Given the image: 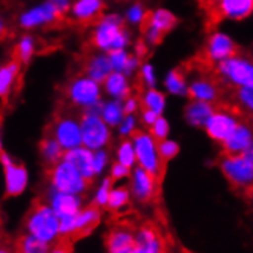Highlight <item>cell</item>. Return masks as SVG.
<instances>
[{"mask_svg":"<svg viewBox=\"0 0 253 253\" xmlns=\"http://www.w3.org/2000/svg\"><path fill=\"white\" fill-rule=\"evenodd\" d=\"M60 219L54 213V211L49 207L48 203H37L31 207L28 212L25 229L26 233L31 235L37 240L54 244L60 238V230H58Z\"/></svg>","mask_w":253,"mask_h":253,"instance_id":"6da1fadb","label":"cell"},{"mask_svg":"<svg viewBox=\"0 0 253 253\" xmlns=\"http://www.w3.org/2000/svg\"><path fill=\"white\" fill-rule=\"evenodd\" d=\"M241 117H243V112L238 106L226 105V103H222V101L215 103V111L207 118V122L204 125L207 135L218 143H222L230 135L232 130L241 123L240 122Z\"/></svg>","mask_w":253,"mask_h":253,"instance_id":"7a4b0ae2","label":"cell"},{"mask_svg":"<svg viewBox=\"0 0 253 253\" xmlns=\"http://www.w3.org/2000/svg\"><path fill=\"white\" fill-rule=\"evenodd\" d=\"M221 172L229 183L236 189H249L253 183V155L252 149L243 152L229 155L224 154L221 160Z\"/></svg>","mask_w":253,"mask_h":253,"instance_id":"3957f363","label":"cell"},{"mask_svg":"<svg viewBox=\"0 0 253 253\" xmlns=\"http://www.w3.org/2000/svg\"><path fill=\"white\" fill-rule=\"evenodd\" d=\"M49 183L52 190L74 193V195H83L91 181H87L71 163L60 160L57 165L51 166Z\"/></svg>","mask_w":253,"mask_h":253,"instance_id":"277c9868","label":"cell"},{"mask_svg":"<svg viewBox=\"0 0 253 253\" xmlns=\"http://www.w3.org/2000/svg\"><path fill=\"white\" fill-rule=\"evenodd\" d=\"M133 151H135V160L138 166L147 172L155 175L158 180L165 172V163L160 160L158 151H157V141L151 137V133L137 132L133 133L132 138Z\"/></svg>","mask_w":253,"mask_h":253,"instance_id":"5b68a950","label":"cell"},{"mask_svg":"<svg viewBox=\"0 0 253 253\" xmlns=\"http://www.w3.org/2000/svg\"><path fill=\"white\" fill-rule=\"evenodd\" d=\"M80 132H82V146L91 149V151H98L108 146L111 140V132L108 125L101 120L100 115L84 112L80 122Z\"/></svg>","mask_w":253,"mask_h":253,"instance_id":"8992f818","label":"cell"},{"mask_svg":"<svg viewBox=\"0 0 253 253\" xmlns=\"http://www.w3.org/2000/svg\"><path fill=\"white\" fill-rule=\"evenodd\" d=\"M218 76L226 79L236 86H252L253 83V66L252 62L240 55L229 57L226 60L219 62Z\"/></svg>","mask_w":253,"mask_h":253,"instance_id":"52a82bcc","label":"cell"},{"mask_svg":"<svg viewBox=\"0 0 253 253\" xmlns=\"http://www.w3.org/2000/svg\"><path fill=\"white\" fill-rule=\"evenodd\" d=\"M238 54V46L235 42L222 33H215L211 36L209 42H207L206 48L201 54L200 65H204L206 68H211L213 63H219L222 60H226L229 57H233Z\"/></svg>","mask_w":253,"mask_h":253,"instance_id":"ba28073f","label":"cell"},{"mask_svg":"<svg viewBox=\"0 0 253 253\" xmlns=\"http://www.w3.org/2000/svg\"><path fill=\"white\" fill-rule=\"evenodd\" d=\"M66 97L72 105L80 108H91L100 101L98 83L89 77H76L66 86Z\"/></svg>","mask_w":253,"mask_h":253,"instance_id":"9c48e42d","label":"cell"},{"mask_svg":"<svg viewBox=\"0 0 253 253\" xmlns=\"http://www.w3.org/2000/svg\"><path fill=\"white\" fill-rule=\"evenodd\" d=\"M51 137L63 147V151L82 146L80 123L74 117H55L51 125Z\"/></svg>","mask_w":253,"mask_h":253,"instance_id":"30bf717a","label":"cell"},{"mask_svg":"<svg viewBox=\"0 0 253 253\" xmlns=\"http://www.w3.org/2000/svg\"><path fill=\"white\" fill-rule=\"evenodd\" d=\"M0 163L5 169V190L8 197H19L28 187V170L9 155L0 152Z\"/></svg>","mask_w":253,"mask_h":253,"instance_id":"8fae6325","label":"cell"},{"mask_svg":"<svg viewBox=\"0 0 253 253\" xmlns=\"http://www.w3.org/2000/svg\"><path fill=\"white\" fill-rule=\"evenodd\" d=\"M130 197H133L140 203H149L152 201L157 195L158 190V178L147 172L144 169L132 168L130 172Z\"/></svg>","mask_w":253,"mask_h":253,"instance_id":"7c38bea8","label":"cell"},{"mask_svg":"<svg viewBox=\"0 0 253 253\" xmlns=\"http://www.w3.org/2000/svg\"><path fill=\"white\" fill-rule=\"evenodd\" d=\"M253 9V0H219L216 8L209 12L207 23L215 26L221 19L243 20L249 17Z\"/></svg>","mask_w":253,"mask_h":253,"instance_id":"4fadbf2b","label":"cell"},{"mask_svg":"<svg viewBox=\"0 0 253 253\" xmlns=\"http://www.w3.org/2000/svg\"><path fill=\"white\" fill-rule=\"evenodd\" d=\"M122 29H123V20L120 16L112 14V16L103 17L98 20V25L91 37V43L98 49L109 51L112 49V43Z\"/></svg>","mask_w":253,"mask_h":253,"instance_id":"5bb4252c","label":"cell"},{"mask_svg":"<svg viewBox=\"0 0 253 253\" xmlns=\"http://www.w3.org/2000/svg\"><path fill=\"white\" fill-rule=\"evenodd\" d=\"M48 204L58 218H63L69 215H77L83 207V198L82 195L57 192L51 189L48 195Z\"/></svg>","mask_w":253,"mask_h":253,"instance_id":"9a60e30c","label":"cell"},{"mask_svg":"<svg viewBox=\"0 0 253 253\" xmlns=\"http://www.w3.org/2000/svg\"><path fill=\"white\" fill-rule=\"evenodd\" d=\"M63 19H65V16L58 14L51 2H46L40 6L33 8L31 11L22 14L20 25L23 28H36V26H42V25L60 23V22H63Z\"/></svg>","mask_w":253,"mask_h":253,"instance_id":"2e32d148","label":"cell"},{"mask_svg":"<svg viewBox=\"0 0 253 253\" xmlns=\"http://www.w3.org/2000/svg\"><path fill=\"white\" fill-rule=\"evenodd\" d=\"M92 154L94 151L87 149L84 146H79L74 149H68L63 154V160L71 163L87 181H92L95 178L94 169H92Z\"/></svg>","mask_w":253,"mask_h":253,"instance_id":"e0dca14e","label":"cell"},{"mask_svg":"<svg viewBox=\"0 0 253 253\" xmlns=\"http://www.w3.org/2000/svg\"><path fill=\"white\" fill-rule=\"evenodd\" d=\"M133 247H135V233L125 226L114 227L106 235L108 253H129Z\"/></svg>","mask_w":253,"mask_h":253,"instance_id":"ac0fdd59","label":"cell"},{"mask_svg":"<svg viewBox=\"0 0 253 253\" xmlns=\"http://www.w3.org/2000/svg\"><path fill=\"white\" fill-rule=\"evenodd\" d=\"M219 84H222L221 80L203 77L195 80L190 84V87H187V94L193 100H203L215 105L219 101Z\"/></svg>","mask_w":253,"mask_h":253,"instance_id":"d6986e66","label":"cell"},{"mask_svg":"<svg viewBox=\"0 0 253 253\" xmlns=\"http://www.w3.org/2000/svg\"><path fill=\"white\" fill-rule=\"evenodd\" d=\"M224 146V154L235 155V154H243L249 149H252V130L247 125L240 123L230 135L222 141Z\"/></svg>","mask_w":253,"mask_h":253,"instance_id":"ffe728a7","label":"cell"},{"mask_svg":"<svg viewBox=\"0 0 253 253\" xmlns=\"http://www.w3.org/2000/svg\"><path fill=\"white\" fill-rule=\"evenodd\" d=\"M135 247L144 253H166L165 241L158 230L151 224H146L135 232Z\"/></svg>","mask_w":253,"mask_h":253,"instance_id":"44dd1931","label":"cell"},{"mask_svg":"<svg viewBox=\"0 0 253 253\" xmlns=\"http://www.w3.org/2000/svg\"><path fill=\"white\" fill-rule=\"evenodd\" d=\"M103 11L101 0H77L72 6V16L77 22L89 25L100 20Z\"/></svg>","mask_w":253,"mask_h":253,"instance_id":"7402d4cb","label":"cell"},{"mask_svg":"<svg viewBox=\"0 0 253 253\" xmlns=\"http://www.w3.org/2000/svg\"><path fill=\"white\" fill-rule=\"evenodd\" d=\"M101 221V209L97 206L91 204L87 207H82L79 213L76 215V226H77V233L76 236H86L91 233Z\"/></svg>","mask_w":253,"mask_h":253,"instance_id":"603a6c76","label":"cell"},{"mask_svg":"<svg viewBox=\"0 0 253 253\" xmlns=\"http://www.w3.org/2000/svg\"><path fill=\"white\" fill-rule=\"evenodd\" d=\"M141 28L149 25L155 28L158 33H161L163 36H166L169 31H172L173 26L176 25V17L168 9H158L155 12H147L144 14V17L141 20Z\"/></svg>","mask_w":253,"mask_h":253,"instance_id":"cb8c5ba5","label":"cell"},{"mask_svg":"<svg viewBox=\"0 0 253 253\" xmlns=\"http://www.w3.org/2000/svg\"><path fill=\"white\" fill-rule=\"evenodd\" d=\"M213 111H215V105H212V103L203 100H193L186 108V118L193 126H204L207 118L213 114Z\"/></svg>","mask_w":253,"mask_h":253,"instance_id":"d4e9b609","label":"cell"},{"mask_svg":"<svg viewBox=\"0 0 253 253\" xmlns=\"http://www.w3.org/2000/svg\"><path fill=\"white\" fill-rule=\"evenodd\" d=\"M105 87L106 92L117 100H123L130 97V87L127 83V79L122 72H111L109 76L105 79Z\"/></svg>","mask_w":253,"mask_h":253,"instance_id":"484cf974","label":"cell"},{"mask_svg":"<svg viewBox=\"0 0 253 253\" xmlns=\"http://www.w3.org/2000/svg\"><path fill=\"white\" fill-rule=\"evenodd\" d=\"M20 74V63L17 60H12L0 68V98H6L11 92L12 86L16 84L17 77Z\"/></svg>","mask_w":253,"mask_h":253,"instance_id":"4316f807","label":"cell"},{"mask_svg":"<svg viewBox=\"0 0 253 253\" xmlns=\"http://www.w3.org/2000/svg\"><path fill=\"white\" fill-rule=\"evenodd\" d=\"M86 72H87V77L92 79L94 82H97V83L105 82V79L112 72L109 58L106 55L92 57L86 65Z\"/></svg>","mask_w":253,"mask_h":253,"instance_id":"83f0119b","label":"cell"},{"mask_svg":"<svg viewBox=\"0 0 253 253\" xmlns=\"http://www.w3.org/2000/svg\"><path fill=\"white\" fill-rule=\"evenodd\" d=\"M40 154H42L43 161L46 163L48 166H54L60 160H63L65 151L51 135H46L40 143Z\"/></svg>","mask_w":253,"mask_h":253,"instance_id":"f1b7e54d","label":"cell"},{"mask_svg":"<svg viewBox=\"0 0 253 253\" xmlns=\"http://www.w3.org/2000/svg\"><path fill=\"white\" fill-rule=\"evenodd\" d=\"M100 114H101V120L111 126L120 125L125 118V111H123V105L120 100H114V101L101 105Z\"/></svg>","mask_w":253,"mask_h":253,"instance_id":"f546056e","label":"cell"},{"mask_svg":"<svg viewBox=\"0 0 253 253\" xmlns=\"http://www.w3.org/2000/svg\"><path fill=\"white\" fill-rule=\"evenodd\" d=\"M130 190L129 187L125 186H118V187H112L109 192V198H108V204L106 207L109 211L118 212V211H123L125 207L129 206L130 203Z\"/></svg>","mask_w":253,"mask_h":253,"instance_id":"4dcf8cb0","label":"cell"},{"mask_svg":"<svg viewBox=\"0 0 253 253\" xmlns=\"http://www.w3.org/2000/svg\"><path fill=\"white\" fill-rule=\"evenodd\" d=\"M51 244L43 243L37 238L25 233L17 241V253H49Z\"/></svg>","mask_w":253,"mask_h":253,"instance_id":"1f68e13d","label":"cell"},{"mask_svg":"<svg viewBox=\"0 0 253 253\" xmlns=\"http://www.w3.org/2000/svg\"><path fill=\"white\" fill-rule=\"evenodd\" d=\"M166 87L170 94L175 95H186L187 94V84L184 74L180 69H173L169 72V76L166 77Z\"/></svg>","mask_w":253,"mask_h":253,"instance_id":"d6a6232c","label":"cell"},{"mask_svg":"<svg viewBox=\"0 0 253 253\" xmlns=\"http://www.w3.org/2000/svg\"><path fill=\"white\" fill-rule=\"evenodd\" d=\"M141 105H143V109L154 111L155 114L161 115L163 109H165V95L158 91H155V89L152 87L143 95Z\"/></svg>","mask_w":253,"mask_h":253,"instance_id":"836d02e7","label":"cell"},{"mask_svg":"<svg viewBox=\"0 0 253 253\" xmlns=\"http://www.w3.org/2000/svg\"><path fill=\"white\" fill-rule=\"evenodd\" d=\"M36 51V43L33 37H23L19 44L16 46V51H14V60H17L19 63H26L29 62V58L34 54Z\"/></svg>","mask_w":253,"mask_h":253,"instance_id":"e575fe53","label":"cell"},{"mask_svg":"<svg viewBox=\"0 0 253 253\" xmlns=\"http://www.w3.org/2000/svg\"><path fill=\"white\" fill-rule=\"evenodd\" d=\"M117 163L126 166L127 169H132L133 166L137 165V160H135V151H133V144L132 141L126 140L120 144L117 151Z\"/></svg>","mask_w":253,"mask_h":253,"instance_id":"d590c367","label":"cell"},{"mask_svg":"<svg viewBox=\"0 0 253 253\" xmlns=\"http://www.w3.org/2000/svg\"><path fill=\"white\" fill-rule=\"evenodd\" d=\"M157 151H158V155H160V160L165 163L170 161L172 158L176 157L178 151H180V147L175 141H170V140H161V141H157Z\"/></svg>","mask_w":253,"mask_h":253,"instance_id":"8d00e7d4","label":"cell"},{"mask_svg":"<svg viewBox=\"0 0 253 253\" xmlns=\"http://www.w3.org/2000/svg\"><path fill=\"white\" fill-rule=\"evenodd\" d=\"M111 189H112V180H111V176H109V178H105V180L101 181V184L98 186L95 195H94V203L92 204L97 206L98 209H103V207H106Z\"/></svg>","mask_w":253,"mask_h":253,"instance_id":"74e56055","label":"cell"},{"mask_svg":"<svg viewBox=\"0 0 253 253\" xmlns=\"http://www.w3.org/2000/svg\"><path fill=\"white\" fill-rule=\"evenodd\" d=\"M169 135V123L166 122V118H163L161 115L151 125V137L155 141L166 140Z\"/></svg>","mask_w":253,"mask_h":253,"instance_id":"f35d334b","label":"cell"},{"mask_svg":"<svg viewBox=\"0 0 253 253\" xmlns=\"http://www.w3.org/2000/svg\"><path fill=\"white\" fill-rule=\"evenodd\" d=\"M108 58H109L111 66H112L114 71H117V72H123V71H125V66H126V63H127L129 55L126 54L125 49H111Z\"/></svg>","mask_w":253,"mask_h":253,"instance_id":"ab89813d","label":"cell"},{"mask_svg":"<svg viewBox=\"0 0 253 253\" xmlns=\"http://www.w3.org/2000/svg\"><path fill=\"white\" fill-rule=\"evenodd\" d=\"M60 224H58V230H60V238H72L77 233V226H76V215H69L58 218Z\"/></svg>","mask_w":253,"mask_h":253,"instance_id":"60d3db41","label":"cell"},{"mask_svg":"<svg viewBox=\"0 0 253 253\" xmlns=\"http://www.w3.org/2000/svg\"><path fill=\"white\" fill-rule=\"evenodd\" d=\"M108 163H109V157H108L106 151H103V149L94 151V154H92V169H94L95 176L103 173V170H105L108 166Z\"/></svg>","mask_w":253,"mask_h":253,"instance_id":"b9f144b4","label":"cell"},{"mask_svg":"<svg viewBox=\"0 0 253 253\" xmlns=\"http://www.w3.org/2000/svg\"><path fill=\"white\" fill-rule=\"evenodd\" d=\"M236 98L241 103L244 111L252 112L253 108V92H252V86H240L236 89Z\"/></svg>","mask_w":253,"mask_h":253,"instance_id":"7bdbcfd3","label":"cell"},{"mask_svg":"<svg viewBox=\"0 0 253 253\" xmlns=\"http://www.w3.org/2000/svg\"><path fill=\"white\" fill-rule=\"evenodd\" d=\"M130 175V169H127L126 166L120 165V163H114L111 168V180L112 181H118V180H125Z\"/></svg>","mask_w":253,"mask_h":253,"instance_id":"ee69618b","label":"cell"},{"mask_svg":"<svg viewBox=\"0 0 253 253\" xmlns=\"http://www.w3.org/2000/svg\"><path fill=\"white\" fill-rule=\"evenodd\" d=\"M144 14H146V11H144V8L140 5V3H135L133 6H130L129 8V11H127V20L130 22V23H141V20H143V17H144Z\"/></svg>","mask_w":253,"mask_h":253,"instance_id":"f6af8a7d","label":"cell"},{"mask_svg":"<svg viewBox=\"0 0 253 253\" xmlns=\"http://www.w3.org/2000/svg\"><path fill=\"white\" fill-rule=\"evenodd\" d=\"M141 79L144 82V84L147 87H154L155 86V74H154V68L151 65H144L141 69Z\"/></svg>","mask_w":253,"mask_h":253,"instance_id":"bcb514c9","label":"cell"},{"mask_svg":"<svg viewBox=\"0 0 253 253\" xmlns=\"http://www.w3.org/2000/svg\"><path fill=\"white\" fill-rule=\"evenodd\" d=\"M133 130H135V118L132 115H129L126 120L123 118L122 126H120V133L122 135H132Z\"/></svg>","mask_w":253,"mask_h":253,"instance_id":"7dc6e473","label":"cell"},{"mask_svg":"<svg viewBox=\"0 0 253 253\" xmlns=\"http://www.w3.org/2000/svg\"><path fill=\"white\" fill-rule=\"evenodd\" d=\"M52 3V6L57 9L58 14H62V16H66V12L69 11V0H49Z\"/></svg>","mask_w":253,"mask_h":253,"instance_id":"c3c4849f","label":"cell"},{"mask_svg":"<svg viewBox=\"0 0 253 253\" xmlns=\"http://www.w3.org/2000/svg\"><path fill=\"white\" fill-rule=\"evenodd\" d=\"M138 108V100L137 98H133V97H127L126 101H125V105H123V111L125 114L130 115L132 112H135Z\"/></svg>","mask_w":253,"mask_h":253,"instance_id":"681fc988","label":"cell"},{"mask_svg":"<svg viewBox=\"0 0 253 253\" xmlns=\"http://www.w3.org/2000/svg\"><path fill=\"white\" fill-rule=\"evenodd\" d=\"M158 117H160V115L155 114L154 111H149V109H144V111H143V122H144L147 126H151Z\"/></svg>","mask_w":253,"mask_h":253,"instance_id":"f907efd6","label":"cell"},{"mask_svg":"<svg viewBox=\"0 0 253 253\" xmlns=\"http://www.w3.org/2000/svg\"><path fill=\"white\" fill-rule=\"evenodd\" d=\"M218 2H219V0H198V3L201 5L203 9H206L207 14H209L211 11H213L216 8Z\"/></svg>","mask_w":253,"mask_h":253,"instance_id":"816d5d0a","label":"cell"},{"mask_svg":"<svg viewBox=\"0 0 253 253\" xmlns=\"http://www.w3.org/2000/svg\"><path fill=\"white\" fill-rule=\"evenodd\" d=\"M49 253H71V249H69V246H68V244L58 243V244H55L54 247L51 246Z\"/></svg>","mask_w":253,"mask_h":253,"instance_id":"f5cc1de1","label":"cell"},{"mask_svg":"<svg viewBox=\"0 0 253 253\" xmlns=\"http://www.w3.org/2000/svg\"><path fill=\"white\" fill-rule=\"evenodd\" d=\"M5 33H6L5 23H3V20H2V19H0V39H2V37L5 36Z\"/></svg>","mask_w":253,"mask_h":253,"instance_id":"db71d44e","label":"cell"},{"mask_svg":"<svg viewBox=\"0 0 253 253\" xmlns=\"http://www.w3.org/2000/svg\"><path fill=\"white\" fill-rule=\"evenodd\" d=\"M0 253H12L6 246H2V244H0Z\"/></svg>","mask_w":253,"mask_h":253,"instance_id":"11a10c76","label":"cell"},{"mask_svg":"<svg viewBox=\"0 0 253 253\" xmlns=\"http://www.w3.org/2000/svg\"><path fill=\"white\" fill-rule=\"evenodd\" d=\"M129 253H144V252H143V250H140L138 247H133Z\"/></svg>","mask_w":253,"mask_h":253,"instance_id":"9f6ffc18","label":"cell"},{"mask_svg":"<svg viewBox=\"0 0 253 253\" xmlns=\"http://www.w3.org/2000/svg\"><path fill=\"white\" fill-rule=\"evenodd\" d=\"M0 152H2V141H0Z\"/></svg>","mask_w":253,"mask_h":253,"instance_id":"6f0895ef","label":"cell"}]
</instances>
